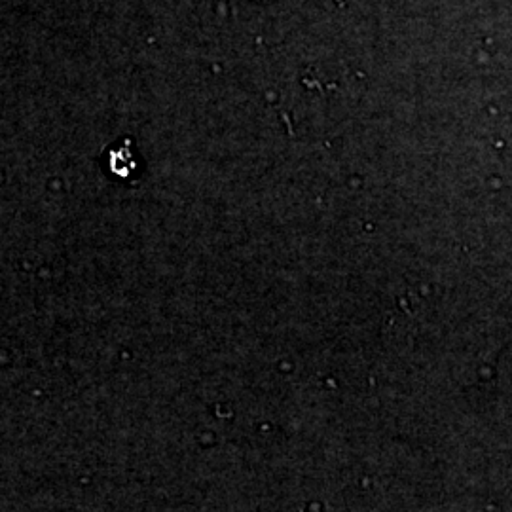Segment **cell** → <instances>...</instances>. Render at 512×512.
Returning a JSON list of instances; mask_svg holds the SVG:
<instances>
[{
    "label": "cell",
    "instance_id": "obj_1",
    "mask_svg": "<svg viewBox=\"0 0 512 512\" xmlns=\"http://www.w3.org/2000/svg\"><path fill=\"white\" fill-rule=\"evenodd\" d=\"M103 171L124 183H133L139 177V158L137 150L133 147V141L126 137L112 147L107 148L101 156Z\"/></svg>",
    "mask_w": 512,
    "mask_h": 512
}]
</instances>
